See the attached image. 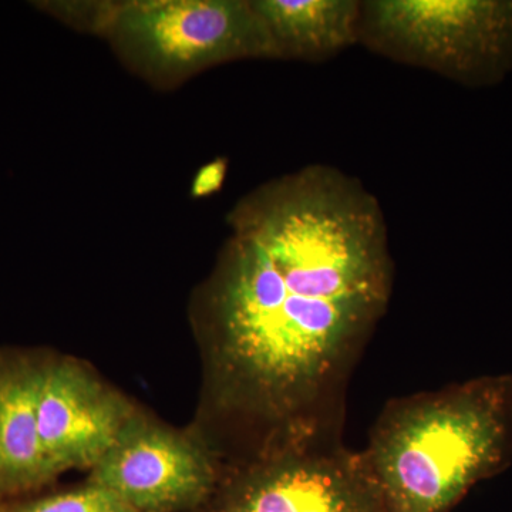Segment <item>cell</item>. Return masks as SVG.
Here are the masks:
<instances>
[{
    "instance_id": "ba28073f",
    "label": "cell",
    "mask_w": 512,
    "mask_h": 512,
    "mask_svg": "<svg viewBox=\"0 0 512 512\" xmlns=\"http://www.w3.org/2000/svg\"><path fill=\"white\" fill-rule=\"evenodd\" d=\"M40 366L28 356L0 353V504L55 478L37 421Z\"/></svg>"
},
{
    "instance_id": "5b68a950",
    "label": "cell",
    "mask_w": 512,
    "mask_h": 512,
    "mask_svg": "<svg viewBox=\"0 0 512 512\" xmlns=\"http://www.w3.org/2000/svg\"><path fill=\"white\" fill-rule=\"evenodd\" d=\"M195 512H390L362 451L338 437L261 448Z\"/></svg>"
},
{
    "instance_id": "8992f818",
    "label": "cell",
    "mask_w": 512,
    "mask_h": 512,
    "mask_svg": "<svg viewBox=\"0 0 512 512\" xmlns=\"http://www.w3.org/2000/svg\"><path fill=\"white\" fill-rule=\"evenodd\" d=\"M221 474L201 441L134 413L89 481L138 512H195L210 500Z\"/></svg>"
},
{
    "instance_id": "277c9868",
    "label": "cell",
    "mask_w": 512,
    "mask_h": 512,
    "mask_svg": "<svg viewBox=\"0 0 512 512\" xmlns=\"http://www.w3.org/2000/svg\"><path fill=\"white\" fill-rule=\"evenodd\" d=\"M359 45L467 86L490 83L512 60V2L365 0Z\"/></svg>"
},
{
    "instance_id": "6da1fadb",
    "label": "cell",
    "mask_w": 512,
    "mask_h": 512,
    "mask_svg": "<svg viewBox=\"0 0 512 512\" xmlns=\"http://www.w3.org/2000/svg\"><path fill=\"white\" fill-rule=\"evenodd\" d=\"M198 322L218 409L264 443L338 437L353 365L386 315L394 262L382 205L311 164L237 202Z\"/></svg>"
},
{
    "instance_id": "9c48e42d",
    "label": "cell",
    "mask_w": 512,
    "mask_h": 512,
    "mask_svg": "<svg viewBox=\"0 0 512 512\" xmlns=\"http://www.w3.org/2000/svg\"><path fill=\"white\" fill-rule=\"evenodd\" d=\"M278 60L325 63L359 45L362 0H251Z\"/></svg>"
},
{
    "instance_id": "52a82bcc",
    "label": "cell",
    "mask_w": 512,
    "mask_h": 512,
    "mask_svg": "<svg viewBox=\"0 0 512 512\" xmlns=\"http://www.w3.org/2000/svg\"><path fill=\"white\" fill-rule=\"evenodd\" d=\"M134 413L123 397L73 360L42 362L37 421L53 476L96 466Z\"/></svg>"
},
{
    "instance_id": "3957f363",
    "label": "cell",
    "mask_w": 512,
    "mask_h": 512,
    "mask_svg": "<svg viewBox=\"0 0 512 512\" xmlns=\"http://www.w3.org/2000/svg\"><path fill=\"white\" fill-rule=\"evenodd\" d=\"M93 35L158 89L239 60H278L251 0L96 2Z\"/></svg>"
},
{
    "instance_id": "30bf717a",
    "label": "cell",
    "mask_w": 512,
    "mask_h": 512,
    "mask_svg": "<svg viewBox=\"0 0 512 512\" xmlns=\"http://www.w3.org/2000/svg\"><path fill=\"white\" fill-rule=\"evenodd\" d=\"M0 512H138L116 494L93 483L16 504H0Z\"/></svg>"
},
{
    "instance_id": "8fae6325",
    "label": "cell",
    "mask_w": 512,
    "mask_h": 512,
    "mask_svg": "<svg viewBox=\"0 0 512 512\" xmlns=\"http://www.w3.org/2000/svg\"><path fill=\"white\" fill-rule=\"evenodd\" d=\"M227 171L228 163L225 158H218V160L204 165L192 185L195 197H204V195H210L212 192L220 190L225 177H227Z\"/></svg>"
},
{
    "instance_id": "7a4b0ae2",
    "label": "cell",
    "mask_w": 512,
    "mask_h": 512,
    "mask_svg": "<svg viewBox=\"0 0 512 512\" xmlns=\"http://www.w3.org/2000/svg\"><path fill=\"white\" fill-rule=\"evenodd\" d=\"M362 453L390 512L453 511L511 463L512 377L390 400Z\"/></svg>"
}]
</instances>
